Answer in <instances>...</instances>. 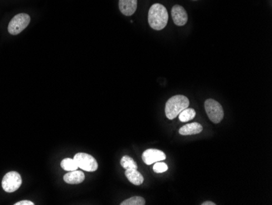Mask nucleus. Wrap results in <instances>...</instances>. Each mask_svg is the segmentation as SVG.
<instances>
[{
	"mask_svg": "<svg viewBox=\"0 0 272 205\" xmlns=\"http://www.w3.org/2000/svg\"><path fill=\"white\" fill-rule=\"evenodd\" d=\"M149 26L155 31H161L165 28L168 23L167 9L160 3L152 5L149 11Z\"/></svg>",
	"mask_w": 272,
	"mask_h": 205,
	"instance_id": "1",
	"label": "nucleus"
},
{
	"mask_svg": "<svg viewBox=\"0 0 272 205\" xmlns=\"http://www.w3.org/2000/svg\"><path fill=\"white\" fill-rule=\"evenodd\" d=\"M190 102L189 98L184 95H175L170 98L165 104V115L168 119H174L180 112L189 107Z\"/></svg>",
	"mask_w": 272,
	"mask_h": 205,
	"instance_id": "2",
	"label": "nucleus"
},
{
	"mask_svg": "<svg viewBox=\"0 0 272 205\" xmlns=\"http://www.w3.org/2000/svg\"><path fill=\"white\" fill-rule=\"evenodd\" d=\"M205 109L209 119L214 124H219L224 119V109L217 101L207 99L205 102Z\"/></svg>",
	"mask_w": 272,
	"mask_h": 205,
	"instance_id": "3",
	"label": "nucleus"
},
{
	"mask_svg": "<svg viewBox=\"0 0 272 205\" xmlns=\"http://www.w3.org/2000/svg\"><path fill=\"white\" fill-rule=\"evenodd\" d=\"M31 22V16L26 13L16 15L8 24V32L12 35H16L23 31Z\"/></svg>",
	"mask_w": 272,
	"mask_h": 205,
	"instance_id": "4",
	"label": "nucleus"
},
{
	"mask_svg": "<svg viewBox=\"0 0 272 205\" xmlns=\"http://www.w3.org/2000/svg\"><path fill=\"white\" fill-rule=\"evenodd\" d=\"M22 180L21 175L15 171H12L5 175L2 181V189L7 193H12L21 187Z\"/></svg>",
	"mask_w": 272,
	"mask_h": 205,
	"instance_id": "5",
	"label": "nucleus"
},
{
	"mask_svg": "<svg viewBox=\"0 0 272 205\" xmlns=\"http://www.w3.org/2000/svg\"><path fill=\"white\" fill-rule=\"evenodd\" d=\"M75 160L76 161L78 168L86 172H95L98 169V163L96 158L91 154L86 153H78L75 154Z\"/></svg>",
	"mask_w": 272,
	"mask_h": 205,
	"instance_id": "6",
	"label": "nucleus"
},
{
	"mask_svg": "<svg viewBox=\"0 0 272 205\" xmlns=\"http://www.w3.org/2000/svg\"><path fill=\"white\" fill-rule=\"evenodd\" d=\"M142 158L147 165H151L159 161L165 160L166 155L160 150L148 149L143 153Z\"/></svg>",
	"mask_w": 272,
	"mask_h": 205,
	"instance_id": "7",
	"label": "nucleus"
},
{
	"mask_svg": "<svg viewBox=\"0 0 272 205\" xmlns=\"http://www.w3.org/2000/svg\"><path fill=\"white\" fill-rule=\"evenodd\" d=\"M171 16H172L174 23L178 26H183L188 22L189 16L186 10L180 5H175L171 10Z\"/></svg>",
	"mask_w": 272,
	"mask_h": 205,
	"instance_id": "8",
	"label": "nucleus"
},
{
	"mask_svg": "<svg viewBox=\"0 0 272 205\" xmlns=\"http://www.w3.org/2000/svg\"><path fill=\"white\" fill-rule=\"evenodd\" d=\"M137 0H119V9L125 16H132L137 9Z\"/></svg>",
	"mask_w": 272,
	"mask_h": 205,
	"instance_id": "9",
	"label": "nucleus"
},
{
	"mask_svg": "<svg viewBox=\"0 0 272 205\" xmlns=\"http://www.w3.org/2000/svg\"><path fill=\"white\" fill-rule=\"evenodd\" d=\"M85 180V174L81 171H70L64 176V181L68 184H79Z\"/></svg>",
	"mask_w": 272,
	"mask_h": 205,
	"instance_id": "10",
	"label": "nucleus"
},
{
	"mask_svg": "<svg viewBox=\"0 0 272 205\" xmlns=\"http://www.w3.org/2000/svg\"><path fill=\"white\" fill-rule=\"evenodd\" d=\"M203 130V127L199 123H192V124H186L179 129V133L180 135L189 136L195 135L201 133Z\"/></svg>",
	"mask_w": 272,
	"mask_h": 205,
	"instance_id": "11",
	"label": "nucleus"
},
{
	"mask_svg": "<svg viewBox=\"0 0 272 205\" xmlns=\"http://www.w3.org/2000/svg\"><path fill=\"white\" fill-rule=\"evenodd\" d=\"M125 175L129 182L135 186H140L144 182V177L140 172H138L137 169H126Z\"/></svg>",
	"mask_w": 272,
	"mask_h": 205,
	"instance_id": "12",
	"label": "nucleus"
},
{
	"mask_svg": "<svg viewBox=\"0 0 272 205\" xmlns=\"http://www.w3.org/2000/svg\"><path fill=\"white\" fill-rule=\"evenodd\" d=\"M61 168H63L65 171H75L77 170L78 168L76 161L75 160V158H65L63 160L61 161Z\"/></svg>",
	"mask_w": 272,
	"mask_h": 205,
	"instance_id": "13",
	"label": "nucleus"
},
{
	"mask_svg": "<svg viewBox=\"0 0 272 205\" xmlns=\"http://www.w3.org/2000/svg\"><path fill=\"white\" fill-rule=\"evenodd\" d=\"M195 117V110L193 108H186L179 114V120L181 122H189Z\"/></svg>",
	"mask_w": 272,
	"mask_h": 205,
	"instance_id": "14",
	"label": "nucleus"
},
{
	"mask_svg": "<svg viewBox=\"0 0 272 205\" xmlns=\"http://www.w3.org/2000/svg\"><path fill=\"white\" fill-rule=\"evenodd\" d=\"M121 165L125 169H138L137 163L128 155H125L121 158Z\"/></svg>",
	"mask_w": 272,
	"mask_h": 205,
	"instance_id": "15",
	"label": "nucleus"
},
{
	"mask_svg": "<svg viewBox=\"0 0 272 205\" xmlns=\"http://www.w3.org/2000/svg\"><path fill=\"white\" fill-rule=\"evenodd\" d=\"M121 205H145V200L140 196H134L131 198L127 199L123 202L120 204Z\"/></svg>",
	"mask_w": 272,
	"mask_h": 205,
	"instance_id": "16",
	"label": "nucleus"
},
{
	"mask_svg": "<svg viewBox=\"0 0 272 205\" xmlns=\"http://www.w3.org/2000/svg\"><path fill=\"white\" fill-rule=\"evenodd\" d=\"M154 170L156 173H165L168 170V166L166 163L163 162H156L154 165Z\"/></svg>",
	"mask_w": 272,
	"mask_h": 205,
	"instance_id": "17",
	"label": "nucleus"
},
{
	"mask_svg": "<svg viewBox=\"0 0 272 205\" xmlns=\"http://www.w3.org/2000/svg\"><path fill=\"white\" fill-rule=\"evenodd\" d=\"M35 204L33 203L32 201H21L20 202L15 204V205H34Z\"/></svg>",
	"mask_w": 272,
	"mask_h": 205,
	"instance_id": "18",
	"label": "nucleus"
},
{
	"mask_svg": "<svg viewBox=\"0 0 272 205\" xmlns=\"http://www.w3.org/2000/svg\"><path fill=\"white\" fill-rule=\"evenodd\" d=\"M216 204H214V202H211V201H205V202H203L201 204V205H215Z\"/></svg>",
	"mask_w": 272,
	"mask_h": 205,
	"instance_id": "19",
	"label": "nucleus"
},
{
	"mask_svg": "<svg viewBox=\"0 0 272 205\" xmlns=\"http://www.w3.org/2000/svg\"><path fill=\"white\" fill-rule=\"evenodd\" d=\"M193 1H196V0H193Z\"/></svg>",
	"mask_w": 272,
	"mask_h": 205,
	"instance_id": "20",
	"label": "nucleus"
}]
</instances>
